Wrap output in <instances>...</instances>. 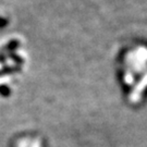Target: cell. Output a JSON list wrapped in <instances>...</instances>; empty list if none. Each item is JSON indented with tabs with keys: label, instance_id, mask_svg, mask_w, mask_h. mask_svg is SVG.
I'll use <instances>...</instances> for the list:
<instances>
[{
	"label": "cell",
	"instance_id": "cell-1",
	"mask_svg": "<svg viewBox=\"0 0 147 147\" xmlns=\"http://www.w3.org/2000/svg\"><path fill=\"white\" fill-rule=\"evenodd\" d=\"M5 20H2V19H1V18H0V26H1V25H3V24H5Z\"/></svg>",
	"mask_w": 147,
	"mask_h": 147
}]
</instances>
